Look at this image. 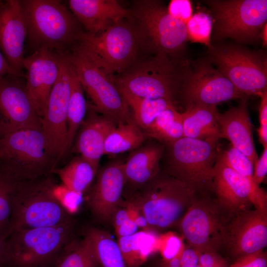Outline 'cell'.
Segmentation results:
<instances>
[{
	"mask_svg": "<svg viewBox=\"0 0 267 267\" xmlns=\"http://www.w3.org/2000/svg\"><path fill=\"white\" fill-rule=\"evenodd\" d=\"M8 74H13L25 78V75L17 72L9 66L0 50V79Z\"/></svg>",
	"mask_w": 267,
	"mask_h": 267,
	"instance_id": "cell-49",
	"label": "cell"
},
{
	"mask_svg": "<svg viewBox=\"0 0 267 267\" xmlns=\"http://www.w3.org/2000/svg\"><path fill=\"white\" fill-rule=\"evenodd\" d=\"M206 59L247 96L267 90L265 53L234 44L211 45Z\"/></svg>",
	"mask_w": 267,
	"mask_h": 267,
	"instance_id": "cell-9",
	"label": "cell"
},
{
	"mask_svg": "<svg viewBox=\"0 0 267 267\" xmlns=\"http://www.w3.org/2000/svg\"><path fill=\"white\" fill-rule=\"evenodd\" d=\"M27 27L20 0L0 2V50L9 66L23 72L24 45Z\"/></svg>",
	"mask_w": 267,
	"mask_h": 267,
	"instance_id": "cell-20",
	"label": "cell"
},
{
	"mask_svg": "<svg viewBox=\"0 0 267 267\" xmlns=\"http://www.w3.org/2000/svg\"><path fill=\"white\" fill-rule=\"evenodd\" d=\"M125 202L129 210L130 219L138 227L142 228V230H152L146 219L140 212L129 201Z\"/></svg>",
	"mask_w": 267,
	"mask_h": 267,
	"instance_id": "cell-46",
	"label": "cell"
},
{
	"mask_svg": "<svg viewBox=\"0 0 267 267\" xmlns=\"http://www.w3.org/2000/svg\"><path fill=\"white\" fill-rule=\"evenodd\" d=\"M218 156L226 166L253 182L254 165L241 151L230 144L225 150L220 149Z\"/></svg>",
	"mask_w": 267,
	"mask_h": 267,
	"instance_id": "cell-37",
	"label": "cell"
},
{
	"mask_svg": "<svg viewBox=\"0 0 267 267\" xmlns=\"http://www.w3.org/2000/svg\"><path fill=\"white\" fill-rule=\"evenodd\" d=\"M198 196L185 183L160 170L128 201L144 216L153 230L179 223Z\"/></svg>",
	"mask_w": 267,
	"mask_h": 267,
	"instance_id": "cell-2",
	"label": "cell"
},
{
	"mask_svg": "<svg viewBox=\"0 0 267 267\" xmlns=\"http://www.w3.org/2000/svg\"><path fill=\"white\" fill-rule=\"evenodd\" d=\"M118 243L127 267H138L158 251L159 236L153 230H142L118 238Z\"/></svg>",
	"mask_w": 267,
	"mask_h": 267,
	"instance_id": "cell-27",
	"label": "cell"
},
{
	"mask_svg": "<svg viewBox=\"0 0 267 267\" xmlns=\"http://www.w3.org/2000/svg\"><path fill=\"white\" fill-rule=\"evenodd\" d=\"M130 219L128 208L125 202L122 201L111 218V221L112 222L114 228H117Z\"/></svg>",
	"mask_w": 267,
	"mask_h": 267,
	"instance_id": "cell-47",
	"label": "cell"
},
{
	"mask_svg": "<svg viewBox=\"0 0 267 267\" xmlns=\"http://www.w3.org/2000/svg\"><path fill=\"white\" fill-rule=\"evenodd\" d=\"M118 89L131 110L134 121L142 131L163 111L168 108H177V104L167 99L142 98L124 89Z\"/></svg>",
	"mask_w": 267,
	"mask_h": 267,
	"instance_id": "cell-29",
	"label": "cell"
},
{
	"mask_svg": "<svg viewBox=\"0 0 267 267\" xmlns=\"http://www.w3.org/2000/svg\"><path fill=\"white\" fill-rule=\"evenodd\" d=\"M219 140L182 137L165 145V172L185 183L198 196L210 195L220 149Z\"/></svg>",
	"mask_w": 267,
	"mask_h": 267,
	"instance_id": "cell-6",
	"label": "cell"
},
{
	"mask_svg": "<svg viewBox=\"0 0 267 267\" xmlns=\"http://www.w3.org/2000/svg\"><path fill=\"white\" fill-rule=\"evenodd\" d=\"M267 24H266L263 28L261 33V38L263 40L264 45H267Z\"/></svg>",
	"mask_w": 267,
	"mask_h": 267,
	"instance_id": "cell-51",
	"label": "cell"
},
{
	"mask_svg": "<svg viewBox=\"0 0 267 267\" xmlns=\"http://www.w3.org/2000/svg\"><path fill=\"white\" fill-rule=\"evenodd\" d=\"M6 239L0 235V267H7Z\"/></svg>",
	"mask_w": 267,
	"mask_h": 267,
	"instance_id": "cell-50",
	"label": "cell"
},
{
	"mask_svg": "<svg viewBox=\"0 0 267 267\" xmlns=\"http://www.w3.org/2000/svg\"><path fill=\"white\" fill-rule=\"evenodd\" d=\"M88 114L77 134L75 150L96 170L104 154V145L109 134L117 126L111 119L98 115L88 105Z\"/></svg>",
	"mask_w": 267,
	"mask_h": 267,
	"instance_id": "cell-24",
	"label": "cell"
},
{
	"mask_svg": "<svg viewBox=\"0 0 267 267\" xmlns=\"http://www.w3.org/2000/svg\"><path fill=\"white\" fill-rule=\"evenodd\" d=\"M145 136L165 145L183 137L181 114L177 108H168L160 113L143 131Z\"/></svg>",
	"mask_w": 267,
	"mask_h": 267,
	"instance_id": "cell-30",
	"label": "cell"
},
{
	"mask_svg": "<svg viewBox=\"0 0 267 267\" xmlns=\"http://www.w3.org/2000/svg\"><path fill=\"white\" fill-rule=\"evenodd\" d=\"M264 148L262 155L254 166L253 181L258 186L263 182L267 174V147Z\"/></svg>",
	"mask_w": 267,
	"mask_h": 267,
	"instance_id": "cell-45",
	"label": "cell"
},
{
	"mask_svg": "<svg viewBox=\"0 0 267 267\" xmlns=\"http://www.w3.org/2000/svg\"><path fill=\"white\" fill-rule=\"evenodd\" d=\"M213 192L219 206L231 216L250 209L251 205L267 213V197L264 190L228 167L219 156L213 170Z\"/></svg>",
	"mask_w": 267,
	"mask_h": 267,
	"instance_id": "cell-16",
	"label": "cell"
},
{
	"mask_svg": "<svg viewBox=\"0 0 267 267\" xmlns=\"http://www.w3.org/2000/svg\"><path fill=\"white\" fill-rule=\"evenodd\" d=\"M214 19L213 38H231L240 43L254 42L261 37L267 24V0H210Z\"/></svg>",
	"mask_w": 267,
	"mask_h": 267,
	"instance_id": "cell-11",
	"label": "cell"
},
{
	"mask_svg": "<svg viewBox=\"0 0 267 267\" xmlns=\"http://www.w3.org/2000/svg\"><path fill=\"white\" fill-rule=\"evenodd\" d=\"M75 44L113 78L141 59L153 54L132 15L98 34L84 31Z\"/></svg>",
	"mask_w": 267,
	"mask_h": 267,
	"instance_id": "cell-1",
	"label": "cell"
},
{
	"mask_svg": "<svg viewBox=\"0 0 267 267\" xmlns=\"http://www.w3.org/2000/svg\"><path fill=\"white\" fill-rule=\"evenodd\" d=\"M57 164L47 151L42 129L20 130L0 137V166L17 182L52 174Z\"/></svg>",
	"mask_w": 267,
	"mask_h": 267,
	"instance_id": "cell-7",
	"label": "cell"
},
{
	"mask_svg": "<svg viewBox=\"0 0 267 267\" xmlns=\"http://www.w3.org/2000/svg\"><path fill=\"white\" fill-rule=\"evenodd\" d=\"M184 246L177 235L168 233L159 236V249L162 259L169 260L177 256Z\"/></svg>",
	"mask_w": 267,
	"mask_h": 267,
	"instance_id": "cell-40",
	"label": "cell"
},
{
	"mask_svg": "<svg viewBox=\"0 0 267 267\" xmlns=\"http://www.w3.org/2000/svg\"><path fill=\"white\" fill-rule=\"evenodd\" d=\"M123 164L121 161H114L100 169L89 196L90 210L102 221H111L122 202L126 184Z\"/></svg>",
	"mask_w": 267,
	"mask_h": 267,
	"instance_id": "cell-21",
	"label": "cell"
},
{
	"mask_svg": "<svg viewBox=\"0 0 267 267\" xmlns=\"http://www.w3.org/2000/svg\"><path fill=\"white\" fill-rule=\"evenodd\" d=\"M27 27V39L36 50H68L85 31L61 1L20 0Z\"/></svg>",
	"mask_w": 267,
	"mask_h": 267,
	"instance_id": "cell-5",
	"label": "cell"
},
{
	"mask_svg": "<svg viewBox=\"0 0 267 267\" xmlns=\"http://www.w3.org/2000/svg\"><path fill=\"white\" fill-rule=\"evenodd\" d=\"M167 9L172 16L185 24H186L192 16L191 2L188 0H171Z\"/></svg>",
	"mask_w": 267,
	"mask_h": 267,
	"instance_id": "cell-41",
	"label": "cell"
},
{
	"mask_svg": "<svg viewBox=\"0 0 267 267\" xmlns=\"http://www.w3.org/2000/svg\"><path fill=\"white\" fill-rule=\"evenodd\" d=\"M187 62L154 53L114 77L118 89L142 98L165 99L177 104Z\"/></svg>",
	"mask_w": 267,
	"mask_h": 267,
	"instance_id": "cell-3",
	"label": "cell"
},
{
	"mask_svg": "<svg viewBox=\"0 0 267 267\" xmlns=\"http://www.w3.org/2000/svg\"><path fill=\"white\" fill-rule=\"evenodd\" d=\"M199 253L190 247H184L176 257L169 260L162 259L159 267H196Z\"/></svg>",
	"mask_w": 267,
	"mask_h": 267,
	"instance_id": "cell-39",
	"label": "cell"
},
{
	"mask_svg": "<svg viewBox=\"0 0 267 267\" xmlns=\"http://www.w3.org/2000/svg\"><path fill=\"white\" fill-rule=\"evenodd\" d=\"M198 265L202 267H228L225 259L217 252H206L199 253Z\"/></svg>",
	"mask_w": 267,
	"mask_h": 267,
	"instance_id": "cell-44",
	"label": "cell"
},
{
	"mask_svg": "<svg viewBox=\"0 0 267 267\" xmlns=\"http://www.w3.org/2000/svg\"><path fill=\"white\" fill-rule=\"evenodd\" d=\"M165 145L158 141L140 146L133 150L124 163L126 184L136 189L142 187L160 172V163Z\"/></svg>",
	"mask_w": 267,
	"mask_h": 267,
	"instance_id": "cell-25",
	"label": "cell"
},
{
	"mask_svg": "<svg viewBox=\"0 0 267 267\" xmlns=\"http://www.w3.org/2000/svg\"><path fill=\"white\" fill-rule=\"evenodd\" d=\"M56 184L52 174L17 182L9 234L15 230L55 226L72 221L54 194Z\"/></svg>",
	"mask_w": 267,
	"mask_h": 267,
	"instance_id": "cell-4",
	"label": "cell"
},
{
	"mask_svg": "<svg viewBox=\"0 0 267 267\" xmlns=\"http://www.w3.org/2000/svg\"><path fill=\"white\" fill-rule=\"evenodd\" d=\"M213 19L209 14L200 12L192 15L186 24L187 40L211 46Z\"/></svg>",
	"mask_w": 267,
	"mask_h": 267,
	"instance_id": "cell-36",
	"label": "cell"
},
{
	"mask_svg": "<svg viewBox=\"0 0 267 267\" xmlns=\"http://www.w3.org/2000/svg\"><path fill=\"white\" fill-rule=\"evenodd\" d=\"M17 181L0 166V235L10 233L12 201Z\"/></svg>",
	"mask_w": 267,
	"mask_h": 267,
	"instance_id": "cell-35",
	"label": "cell"
},
{
	"mask_svg": "<svg viewBox=\"0 0 267 267\" xmlns=\"http://www.w3.org/2000/svg\"><path fill=\"white\" fill-rule=\"evenodd\" d=\"M193 65L190 68L187 63L180 89L179 99L185 109L247 98L206 59Z\"/></svg>",
	"mask_w": 267,
	"mask_h": 267,
	"instance_id": "cell-14",
	"label": "cell"
},
{
	"mask_svg": "<svg viewBox=\"0 0 267 267\" xmlns=\"http://www.w3.org/2000/svg\"><path fill=\"white\" fill-rule=\"evenodd\" d=\"M232 217L223 245L231 257L236 260L264 250L267 245V213L249 209Z\"/></svg>",
	"mask_w": 267,
	"mask_h": 267,
	"instance_id": "cell-18",
	"label": "cell"
},
{
	"mask_svg": "<svg viewBox=\"0 0 267 267\" xmlns=\"http://www.w3.org/2000/svg\"><path fill=\"white\" fill-rule=\"evenodd\" d=\"M73 222L15 230L6 239L7 267H53L72 241Z\"/></svg>",
	"mask_w": 267,
	"mask_h": 267,
	"instance_id": "cell-8",
	"label": "cell"
},
{
	"mask_svg": "<svg viewBox=\"0 0 267 267\" xmlns=\"http://www.w3.org/2000/svg\"><path fill=\"white\" fill-rule=\"evenodd\" d=\"M0 137H1V135H0Z\"/></svg>",
	"mask_w": 267,
	"mask_h": 267,
	"instance_id": "cell-53",
	"label": "cell"
},
{
	"mask_svg": "<svg viewBox=\"0 0 267 267\" xmlns=\"http://www.w3.org/2000/svg\"><path fill=\"white\" fill-rule=\"evenodd\" d=\"M91 244L86 235L82 241H71L64 248L53 267H99Z\"/></svg>",
	"mask_w": 267,
	"mask_h": 267,
	"instance_id": "cell-34",
	"label": "cell"
},
{
	"mask_svg": "<svg viewBox=\"0 0 267 267\" xmlns=\"http://www.w3.org/2000/svg\"><path fill=\"white\" fill-rule=\"evenodd\" d=\"M261 102L259 107L260 127L257 132L259 140L264 147H267V90L259 95Z\"/></svg>",
	"mask_w": 267,
	"mask_h": 267,
	"instance_id": "cell-43",
	"label": "cell"
},
{
	"mask_svg": "<svg viewBox=\"0 0 267 267\" xmlns=\"http://www.w3.org/2000/svg\"><path fill=\"white\" fill-rule=\"evenodd\" d=\"M196 267H201V266H200V265H198H198H197V266H196Z\"/></svg>",
	"mask_w": 267,
	"mask_h": 267,
	"instance_id": "cell-52",
	"label": "cell"
},
{
	"mask_svg": "<svg viewBox=\"0 0 267 267\" xmlns=\"http://www.w3.org/2000/svg\"><path fill=\"white\" fill-rule=\"evenodd\" d=\"M217 106L195 105L181 112L183 137L219 140L220 128Z\"/></svg>",
	"mask_w": 267,
	"mask_h": 267,
	"instance_id": "cell-26",
	"label": "cell"
},
{
	"mask_svg": "<svg viewBox=\"0 0 267 267\" xmlns=\"http://www.w3.org/2000/svg\"><path fill=\"white\" fill-rule=\"evenodd\" d=\"M138 229V226L130 219L115 229L118 238H120L133 235L137 232Z\"/></svg>",
	"mask_w": 267,
	"mask_h": 267,
	"instance_id": "cell-48",
	"label": "cell"
},
{
	"mask_svg": "<svg viewBox=\"0 0 267 267\" xmlns=\"http://www.w3.org/2000/svg\"><path fill=\"white\" fill-rule=\"evenodd\" d=\"M228 267H267V254L264 250L241 257Z\"/></svg>",
	"mask_w": 267,
	"mask_h": 267,
	"instance_id": "cell-42",
	"label": "cell"
},
{
	"mask_svg": "<svg viewBox=\"0 0 267 267\" xmlns=\"http://www.w3.org/2000/svg\"><path fill=\"white\" fill-rule=\"evenodd\" d=\"M130 10L153 53L179 58L187 41L186 24L159 0H135Z\"/></svg>",
	"mask_w": 267,
	"mask_h": 267,
	"instance_id": "cell-12",
	"label": "cell"
},
{
	"mask_svg": "<svg viewBox=\"0 0 267 267\" xmlns=\"http://www.w3.org/2000/svg\"><path fill=\"white\" fill-rule=\"evenodd\" d=\"M54 193L62 207L70 215L78 211L83 201V193L72 190L62 183L56 184Z\"/></svg>",
	"mask_w": 267,
	"mask_h": 267,
	"instance_id": "cell-38",
	"label": "cell"
},
{
	"mask_svg": "<svg viewBox=\"0 0 267 267\" xmlns=\"http://www.w3.org/2000/svg\"><path fill=\"white\" fill-rule=\"evenodd\" d=\"M24 79L8 74L0 79L1 136L23 129L42 130V118L35 109Z\"/></svg>",
	"mask_w": 267,
	"mask_h": 267,
	"instance_id": "cell-17",
	"label": "cell"
},
{
	"mask_svg": "<svg viewBox=\"0 0 267 267\" xmlns=\"http://www.w3.org/2000/svg\"><path fill=\"white\" fill-rule=\"evenodd\" d=\"M247 98L224 113H217L220 128V138L227 139L230 144L244 153L254 166L258 159L253 135L252 125L247 104Z\"/></svg>",
	"mask_w": 267,
	"mask_h": 267,
	"instance_id": "cell-23",
	"label": "cell"
},
{
	"mask_svg": "<svg viewBox=\"0 0 267 267\" xmlns=\"http://www.w3.org/2000/svg\"><path fill=\"white\" fill-rule=\"evenodd\" d=\"M59 74L42 119L47 151L57 163L66 153L67 117L70 94L69 61L66 53L59 54Z\"/></svg>",
	"mask_w": 267,
	"mask_h": 267,
	"instance_id": "cell-15",
	"label": "cell"
},
{
	"mask_svg": "<svg viewBox=\"0 0 267 267\" xmlns=\"http://www.w3.org/2000/svg\"><path fill=\"white\" fill-rule=\"evenodd\" d=\"M69 59L96 112L117 125L134 121L131 110L117 89L114 78L90 60L75 43L67 50Z\"/></svg>",
	"mask_w": 267,
	"mask_h": 267,
	"instance_id": "cell-10",
	"label": "cell"
},
{
	"mask_svg": "<svg viewBox=\"0 0 267 267\" xmlns=\"http://www.w3.org/2000/svg\"><path fill=\"white\" fill-rule=\"evenodd\" d=\"M210 195L198 196L179 225L189 246L199 253L217 252L224 245L229 221Z\"/></svg>",
	"mask_w": 267,
	"mask_h": 267,
	"instance_id": "cell-13",
	"label": "cell"
},
{
	"mask_svg": "<svg viewBox=\"0 0 267 267\" xmlns=\"http://www.w3.org/2000/svg\"><path fill=\"white\" fill-rule=\"evenodd\" d=\"M146 136L134 121L121 123L107 135L104 145V154L115 155L133 151L140 147Z\"/></svg>",
	"mask_w": 267,
	"mask_h": 267,
	"instance_id": "cell-31",
	"label": "cell"
},
{
	"mask_svg": "<svg viewBox=\"0 0 267 267\" xmlns=\"http://www.w3.org/2000/svg\"><path fill=\"white\" fill-rule=\"evenodd\" d=\"M70 11L85 32L96 34L131 16L130 9L115 0H70Z\"/></svg>",
	"mask_w": 267,
	"mask_h": 267,
	"instance_id": "cell-22",
	"label": "cell"
},
{
	"mask_svg": "<svg viewBox=\"0 0 267 267\" xmlns=\"http://www.w3.org/2000/svg\"><path fill=\"white\" fill-rule=\"evenodd\" d=\"M69 61L70 94L67 117L68 134L66 153L72 146L77 134L86 117L88 108L83 87L69 59Z\"/></svg>",
	"mask_w": 267,
	"mask_h": 267,
	"instance_id": "cell-28",
	"label": "cell"
},
{
	"mask_svg": "<svg viewBox=\"0 0 267 267\" xmlns=\"http://www.w3.org/2000/svg\"><path fill=\"white\" fill-rule=\"evenodd\" d=\"M26 88L38 115L42 119L51 90L59 71L57 51L38 48L23 62Z\"/></svg>",
	"mask_w": 267,
	"mask_h": 267,
	"instance_id": "cell-19",
	"label": "cell"
},
{
	"mask_svg": "<svg viewBox=\"0 0 267 267\" xmlns=\"http://www.w3.org/2000/svg\"><path fill=\"white\" fill-rule=\"evenodd\" d=\"M89 238L95 257L101 267H127L118 242L110 235L98 228L89 229Z\"/></svg>",
	"mask_w": 267,
	"mask_h": 267,
	"instance_id": "cell-33",
	"label": "cell"
},
{
	"mask_svg": "<svg viewBox=\"0 0 267 267\" xmlns=\"http://www.w3.org/2000/svg\"><path fill=\"white\" fill-rule=\"evenodd\" d=\"M97 173L89 162L81 156L73 158L66 166L54 171L68 188L83 193L89 187Z\"/></svg>",
	"mask_w": 267,
	"mask_h": 267,
	"instance_id": "cell-32",
	"label": "cell"
}]
</instances>
